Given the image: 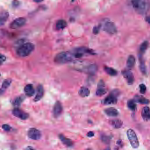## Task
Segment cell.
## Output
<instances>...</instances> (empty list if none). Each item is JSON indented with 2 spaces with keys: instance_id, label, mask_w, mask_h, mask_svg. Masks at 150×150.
I'll return each instance as SVG.
<instances>
[{
  "instance_id": "obj_1",
  "label": "cell",
  "mask_w": 150,
  "mask_h": 150,
  "mask_svg": "<svg viewBox=\"0 0 150 150\" xmlns=\"http://www.w3.org/2000/svg\"><path fill=\"white\" fill-rule=\"evenodd\" d=\"M134 10L139 14L144 15L148 11L150 8L149 3L144 1H134L131 2Z\"/></svg>"
},
{
  "instance_id": "obj_2",
  "label": "cell",
  "mask_w": 150,
  "mask_h": 150,
  "mask_svg": "<svg viewBox=\"0 0 150 150\" xmlns=\"http://www.w3.org/2000/svg\"><path fill=\"white\" fill-rule=\"evenodd\" d=\"M34 49L35 45L33 43H24L18 48L16 51L17 54L20 57H26L31 54Z\"/></svg>"
},
{
  "instance_id": "obj_3",
  "label": "cell",
  "mask_w": 150,
  "mask_h": 150,
  "mask_svg": "<svg viewBox=\"0 0 150 150\" xmlns=\"http://www.w3.org/2000/svg\"><path fill=\"white\" fill-rule=\"evenodd\" d=\"M74 57V55L72 53L63 51L57 54L55 57L54 60L57 64H65L72 61Z\"/></svg>"
},
{
  "instance_id": "obj_4",
  "label": "cell",
  "mask_w": 150,
  "mask_h": 150,
  "mask_svg": "<svg viewBox=\"0 0 150 150\" xmlns=\"http://www.w3.org/2000/svg\"><path fill=\"white\" fill-rule=\"evenodd\" d=\"M127 135L132 147L134 148H138L139 146V140L135 131L132 129H128Z\"/></svg>"
},
{
  "instance_id": "obj_5",
  "label": "cell",
  "mask_w": 150,
  "mask_h": 150,
  "mask_svg": "<svg viewBox=\"0 0 150 150\" xmlns=\"http://www.w3.org/2000/svg\"><path fill=\"white\" fill-rule=\"evenodd\" d=\"M119 94V92L118 90H114L111 92L108 96L103 100V103L105 105L116 104L117 103V96Z\"/></svg>"
},
{
  "instance_id": "obj_6",
  "label": "cell",
  "mask_w": 150,
  "mask_h": 150,
  "mask_svg": "<svg viewBox=\"0 0 150 150\" xmlns=\"http://www.w3.org/2000/svg\"><path fill=\"white\" fill-rule=\"evenodd\" d=\"M103 30L104 31L110 34L113 35L117 32V29L114 22L107 21L104 23Z\"/></svg>"
},
{
  "instance_id": "obj_7",
  "label": "cell",
  "mask_w": 150,
  "mask_h": 150,
  "mask_svg": "<svg viewBox=\"0 0 150 150\" xmlns=\"http://www.w3.org/2000/svg\"><path fill=\"white\" fill-rule=\"evenodd\" d=\"M26 22V19L24 17H19L15 19L10 24L9 27L11 29H16L24 26Z\"/></svg>"
},
{
  "instance_id": "obj_8",
  "label": "cell",
  "mask_w": 150,
  "mask_h": 150,
  "mask_svg": "<svg viewBox=\"0 0 150 150\" xmlns=\"http://www.w3.org/2000/svg\"><path fill=\"white\" fill-rule=\"evenodd\" d=\"M28 136L30 139L33 140H38L42 137L40 131L35 128H31L28 130Z\"/></svg>"
},
{
  "instance_id": "obj_9",
  "label": "cell",
  "mask_w": 150,
  "mask_h": 150,
  "mask_svg": "<svg viewBox=\"0 0 150 150\" xmlns=\"http://www.w3.org/2000/svg\"><path fill=\"white\" fill-rule=\"evenodd\" d=\"M13 114L15 117L22 120L27 119L29 116V114L25 112L24 111L18 108H16L13 109Z\"/></svg>"
},
{
  "instance_id": "obj_10",
  "label": "cell",
  "mask_w": 150,
  "mask_h": 150,
  "mask_svg": "<svg viewBox=\"0 0 150 150\" xmlns=\"http://www.w3.org/2000/svg\"><path fill=\"white\" fill-rule=\"evenodd\" d=\"M122 74L126 80L127 82L129 85L133 84L135 80L132 71L129 70H125L122 72Z\"/></svg>"
},
{
  "instance_id": "obj_11",
  "label": "cell",
  "mask_w": 150,
  "mask_h": 150,
  "mask_svg": "<svg viewBox=\"0 0 150 150\" xmlns=\"http://www.w3.org/2000/svg\"><path fill=\"white\" fill-rule=\"evenodd\" d=\"M63 106L60 101H56L54 106L53 113L55 118H58L63 112Z\"/></svg>"
},
{
  "instance_id": "obj_12",
  "label": "cell",
  "mask_w": 150,
  "mask_h": 150,
  "mask_svg": "<svg viewBox=\"0 0 150 150\" xmlns=\"http://www.w3.org/2000/svg\"><path fill=\"white\" fill-rule=\"evenodd\" d=\"M44 94V89L43 86L41 85H38L37 89L36 95L33 100L35 102L38 101L43 97Z\"/></svg>"
},
{
  "instance_id": "obj_13",
  "label": "cell",
  "mask_w": 150,
  "mask_h": 150,
  "mask_svg": "<svg viewBox=\"0 0 150 150\" xmlns=\"http://www.w3.org/2000/svg\"><path fill=\"white\" fill-rule=\"evenodd\" d=\"M24 91L26 96L31 97L35 93V89L32 84H27L24 88Z\"/></svg>"
},
{
  "instance_id": "obj_14",
  "label": "cell",
  "mask_w": 150,
  "mask_h": 150,
  "mask_svg": "<svg viewBox=\"0 0 150 150\" xmlns=\"http://www.w3.org/2000/svg\"><path fill=\"white\" fill-rule=\"evenodd\" d=\"M141 116L144 121L147 122L150 120V109L147 106L145 107L142 109Z\"/></svg>"
},
{
  "instance_id": "obj_15",
  "label": "cell",
  "mask_w": 150,
  "mask_h": 150,
  "mask_svg": "<svg viewBox=\"0 0 150 150\" xmlns=\"http://www.w3.org/2000/svg\"><path fill=\"white\" fill-rule=\"evenodd\" d=\"M104 112L107 116L110 117H116L118 116V111L114 107H110L104 110Z\"/></svg>"
},
{
  "instance_id": "obj_16",
  "label": "cell",
  "mask_w": 150,
  "mask_h": 150,
  "mask_svg": "<svg viewBox=\"0 0 150 150\" xmlns=\"http://www.w3.org/2000/svg\"><path fill=\"white\" fill-rule=\"evenodd\" d=\"M109 124L115 129H119L122 126L123 122L119 119H114L109 121Z\"/></svg>"
},
{
  "instance_id": "obj_17",
  "label": "cell",
  "mask_w": 150,
  "mask_h": 150,
  "mask_svg": "<svg viewBox=\"0 0 150 150\" xmlns=\"http://www.w3.org/2000/svg\"><path fill=\"white\" fill-rule=\"evenodd\" d=\"M134 100L135 102L141 104H148L150 103V101L148 99H146V98L144 97L143 96L138 95L135 96L134 98Z\"/></svg>"
},
{
  "instance_id": "obj_18",
  "label": "cell",
  "mask_w": 150,
  "mask_h": 150,
  "mask_svg": "<svg viewBox=\"0 0 150 150\" xmlns=\"http://www.w3.org/2000/svg\"><path fill=\"white\" fill-rule=\"evenodd\" d=\"M98 67L95 64H91L89 66L85 69V72L88 74H94L97 71Z\"/></svg>"
},
{
  "instance_id": "obj_19",
  "label": "cell",
  "mask_w": 150,
  "mask_h": 150,
  "mask_svg": "<svg viewBox=\"0 0 150 150\" xmlns=\"http://www.w3.org/2000/svg\"><path fill=\"white\" fill-rule=\"evenodd\" d=\"M136 63V59L132 55L129 56L126 62L127 67L129 69H132L135 66Z\"/></svg>"
},
{
  "instance_id": "obj_20",
  "label": "cell",
  "mask_w": 150,
  "mask_h": 150,
  "mask_svg": "<svg viewBox=\"0 0 150 150\" xmlns=\"http://www.w3.org/2000/svg\"><path fill=\"white\" fill-rule=\"evenodd\" d=\"M9 17V13L6 11H2L0 16V24L2 26L4 25Z\"/></svg>"
},
{
  "instance_id": "obj_21",
  "label": "cell",
  "mask_w": 150,
  "mask_h": 150,
  "mask_svg": "<svg viewBox=\"0 0 150 150\" xmlns=\"http://www.w3.org/2000/svg\"><path fill=\"white\" fill-rule=\"evenodd\" d=\"M67 26V23L64 20H60L56 23V28L58 30H63Z\"/></svg>"
},
{
  "instance_id": "obj_22",
  "label": "cell",
  "mask_w": 150,
  "mask_h": 150,
  "mask_svg": "<svg viewBox=\"0 0 150 150\" xmlns=\"http://www.w3.org/2000/svg\"><path fill=\"white\" fill-rule=\"evenodd\" d=\"M78 94L81 97H85L89 96L90 94V91L87 88L82 87L79 90Z\"/></svg>"
},
{
  "instance_id": "obj_23",
  "label": "cell",
  "mask_w": 150,
  "mask_h": 150,
  "mask_svg": "<svg viewBox=\"0 0 150 150\" xmlns=\"http://www.w3.org/2000/svg\"><path fill=\"white\" fill-rule=\"evenodd\" d=\"M59 138L61 141L63 142V143L66 146L68 147H71L73 145V143L70 139H68L64 135L62 134H60L59 135Z\"/></svg>"
},
{
  "instance_id": "obj_24",
  "label": "cell",
  "mask_w": 150,
  "mask_h": 150,
  "mask_svg": "<svg viewBox=\"0 0 150 150\" xmlns=\"http://www.w3.org/2000/svg\"><path fill=\"white\" fill-rule=\"evenodd\" d=\"M11 79L10 78L5 79L4 81L3 82V83L2 84V88L1 89V94H2L5 91V89H7V88L9 87L10 86L11 84Z\"/></svg>"
},
{
  "instance_id": "obj_25",
  "label": "cell",
  "mask_w": 150,
  "mask_h": 150,
  "mask_svg": "<svg viewBox=\"0 0 150 150\" xmlns=\"http://www.w3.org/2000/svg\"><path fill=\"white\" fill-rule=\"evenodd\" d=\"M149 43L148 42L145 41L143 42V43L141 44L139 48V52L140 53V56H141L142 55L145 53V52L146 51V50L147 49V48L148 47Z\"/></svg>"
},
{
  "instance_id": "obj_26",
  "label": "cell",
  "mask_w": 150,
  "mask_h": 150,
  "mask_svg": "<svg viewBox=\"0 0 150 150\" xmlns=\"http://www.w3.org/2000/svg\"><path fill=\"white\" fill-rule=\"evenodd\" d=\"M104 71L106 73H107L109 75L114 76L117 75L118 72L116 70L114 69V68L110 67H105L104 68Z\"/></svg>"
},
{
  "instance_id": "obj_27",
  "label": "cell",
  "mask_w": 150,
  "mask_h": 150,
  "mask_svg": "<svg viewBox=\"0 0 150 150\" xmlns=\"http://www.w3.org/2000/svg\"><path fill=\"white\" fill-rule=\"evenodd\" d=\"M140 71L143 74H147V70H146V65L145 64V62L143 59L142 58L141 56L140 57Z\"/></svg>"
},
{
  "instance_id": "obj_28",
  "label": "cell",
  "mask_w": 150,
  "mask_h": 150,
  "mask_svg": "<svg viewBox=\"0 0 150 150\" xmlns=\"http://www.w3.org/2000/svg\"><path fill=\"white\" fill-rule=\"evenodd\" d=\"M24 97L22 96H19L17 97L14 100L13 103V105L15 106H19L21 104V103L24 101Z\"/></svg>"
},
{
  "instance_id": "obj_29",
  "label": "cell",
  "mask_w": 150,
  "mask_h": 150,
  "mask_svg": "<svg viewBox=\"0 0 150 150\" xmlns=\"http://www.w3.org/2000/svg\"><path fill=\"white\" fill-rule=\"evenodd\" d=\"M127 106L128 108L132 111H134L136 108V105L135 101L132 100H128L127 102Z\"/></svg>"
},
{
  "instance_id": "obj_30",
  "label": "cell",
  "mask_w": 150,
  "mask_h": 150,
  "mask_svg": "<svg viewBox=\"0 0 150 150\" xmlns=\"http://www.w3.org/2000/svg\"><path fill=\"white\" fill-rule=\"evenodd\" d=\"M107 93V90L105 89L104 87H98V89L96 91V96H101Z\"/></svg>"
},
{
  "instance_id": "obj_31",
  "label": "cell",
  "mask_w": 150,
  "mask_h": 150,
  "mask_svg": "<svg viewBox=\"0 0 150 150\" xmlns=\"http://www.w3.org/2000/svg\"><path fill=\"white\" fill-rule=\"evenodd\" d=\"M101 139L102 141L104 143L108 144L110 142V138L109 136H106V135H102L101 136Z\"/></svg>"
},
{
  "instance_id": "obj_32",
  "label": "cell",
  "mask_w": 150,
  "mask_h": 150,
  "mask_svg": "<svg viewBox=\"0 0 150 150\" xmlns=\"http://www.w3.org/2000/svg\"><path fill=\"white\" fill-rule=\"evenodd\" d=\"M139 87H140V92L141 94H145L146 93V90H147V88H146V86L145 85H144L143 84H140L139 85Z\"/></svg>"
},
{
  "instance_id": "obj_33",
  "label": "cell",
  "mask_w": 150,
  "mask_h": 150,
  "mask_svg": "<svg viewBox=\"0 0 150 150\" xmlns=\"http://www.w3.org/2000/svg\"><path fill=\"white\" fill-rule=\"evenodd\" d=\"M100 27H101V26L99 25L98 26H96L94 27L93 29V33L95 34H97L98 33H99V31H100Z\"/></svg>"
},
{
  "instance_id": "obj_34",
  "label": "cell",
  "mask_w": 150,
  "mask_h": 150,
  "mask_svg": "<svg viewBox=\"0 0 150 150\" xmlns=\"http://www.w3.org/2000/svg\"><path fill=\"white\" fill-rule=\"evenodd\" d=\"M2 128L3 129L4 131H7V132H8L11 130V127L8 125H7V124H4V125H3L2 126Z\"/></svg>"
},
{
  "instance_id": "obj_35",
  "label": "cell",
  "mask_w": 150,
  "mask_h": 150,
  "mask_svg": "<svg viewBox=\"0 0 150 150\" xmlns=\"http://www.w3.org/2000/svg\"><path fill=\"white\" fill-rule=\"evenodd\" d=\"M6 57L5 56H4V55H1V64L2 65L3 64V63L4 62V61H6Z\"/></svg>"
},
{
  "instance_id": "obj_36",
  "label": "cell",
  "mask_w": 150,
  "mask_h": 150,
  "mask_svg": "<svg viewBox=\"0 0 150 150\" xmlns=\"http://www.w3.org/2000/svg\"><path fill=\"white\" fill-rule=\"evenodd\" d=\"M20 4V2L18 1H13L12 3V5L13 7H18Z\"/></svg>"
},
{
  "instance_id": "obj_37",
  "label": "cell",
  "mask_w": 150,
  "mask_h": 150,
  "mask_svg": "<svg viewBox=\"0 0 150 150\" xmlns=\"http://www.w3.org/2000/svg\"><path fill=\"white\" fill-rule=\"evenodd\" d=\"M94 135V134L93 132H92V131H90V132H89L87 134V136L89 137H93Z\"/></svg>"
},
{
  "instance_id": "obj_38",
  "label": "cell",
  "mask_w": 150,
  "mask_h": 150,
  "mask_svg": "<svg viewBox=\"0 0 150 150\" xmlns=\"http://www.w3.org/2000/svg\"><path fill=\"white\" fill-rule=\"evenodd\" d=\"M145 20L146 22H147L150 25V15L146 16Z\"/></svg>"
},
{
  "instance_id": "obj_39",
  "label": "cell",
  "mask_w": 150,
  "mask_h": 150,
  "mask_svg": "<svg viewBox=\"0 0 150 150\" xmlns=\"http://www.w3.org/2000/svg\"><path fill=\"white\" fill-rule=\"evenodd\" d=\"M26 150H35V149L30 146H28V147L26 148Z\"/></svg>"
},
{
  "instance_id": "obj_40",
  "label": "cell",
  "mask_w": 150,
  "mask_h": 150,
  "mask_svg": "<svg viewBox=\"0 0 150 150\" xmlns=\"http://www.w3.org/2000/svg\"><path fill=\"white\" fill-rule=\"evenodd\" d=\"M117 143H118V145H122V140H118V142H117Z\"/></svg>"
},
{
  "instance_id": "obj_41",
  "label": "cell",
  "mask_w": 150,
  "mask_h": 150,
  "mask_svg": "<svg viewBox=\"0 0 150 150\" xmlns=\"http://www.w3.org/2000/svg\"><path fill=\"white\" fill-rule=\"evenodd\" d=\"M33 2H36V3H40V2H41L42 1H33Z\"/></svg>"
},
{
  "instance_id": "obj_42",
  "label": "cell",
  "mask_w": 150,
  "mask_h": 150,
  "mask_svg": "<svg viewBox=\"0 0 150 150\" xmlns=\"http://www.w3.org/2000/svg\"><path fill=\"white\" fill-rule=\"evenodd\" d=\"M104 150H111V148H110V147H108L107 148H106Z\"/></svg>"
}]
</instances>
